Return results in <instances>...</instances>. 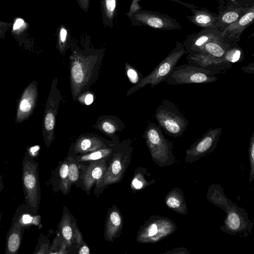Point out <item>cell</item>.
I'll return each instance as SVG.
<instances>
[{"label":"cell","instance_id":"1f68e13d","mask_svg":"<svg viewBox=\"0 0 254 254\" xmlns=\"http://www.w3.org/2000/svg\"><path fill=\"white\" fill-rule=\"evenodd\" d=\"M222 58L225 62L233 64L242 62L245 57L242 49L237 44L231 45Z\"/></svg>","mask_w":254,"mask_h":254},{"label":"cell","instance_id":"4fadbf2b","mask_svg":"<svg viewBox=\"0 0 254 254\" xmlns=\"http://www.w3.org/2000/svg\"><path fill=\"white\" fill-rule=\"evenodd\" d=\"M38 84L36 80L32 81L23 91L18 102L15 123H21L33 114L38 100Z\"/></svg>","mask_w":254,"mask_h":254},{"label":"cell","instance_id":"f1b7e54d","mask_svg":"<svg viewBox=\"0 0 254 254\" xmlns=\"http://www.w3.org/2000/svg\"><path fill=\"white\" fill-rule=\"evenodd\" d=\"M231 45L223 42L222 39H214L204 46L201 52L214 57L221 58Z\"/></svg>","mask_w":254,"mask_h":254},{"label":"cell","instance_id":"30bf717a","mask_svg":"<svg viewBox=\"0 0 254 254\" xmlns=\"http://www.w3.org/2000/svg\"><path fill=\"white\" fill-rule=\"evenodd\" d=\"M132 148L124 142L119 144L113 154L108 167L97 187H104L119 182L122 178L126 169L131 159Z\"/></svg>","mask_w":254,"mask_h":254},{"label":"cell","instance_id":"cb8c5ba5","mask_svg":"<svg viewBox=\"0 0 254 254\" xmlns=\"http://www.w3.org/2000/svg\"><path fill=\"white\" fill-rule=\"evenodd\" d=\"M164 203L170 209L182 215L188 212L187 203L183 191L175 187L170 190L164 197Z\"/></svg>","mask_w":254,"mask_h":254},{"label":"cell","instance_id":"8fae6325","mask_svg":"<svg viewBox=\"0 0 254 254\" xmlns=\"http://www.w3.org/2000/svg\"><path fill=\"white\" fill-rule=\"evenodd\" d=\"M133 26H145L159 30H173L182 29L180 23L168 15L140 9L128 17Z\"/></svg>","mask_w":254,"mask_h":254},{"label":"cell","instance_id":"3957f363","mask_svg":"<svg viewBox=\"0 0 254 254\" xmlns=\"http://www.w3.org/2000/svg\"><path fill=\"white\" fill-rule=\"evenodd\" d=\"M22 183L25 205L37 212L41 195L38 164L28 150L22 162Z\"/></svg>","mask_w":254,"mask_h":254},{"label":"cell","instance_id":"9a60e30c","mask_svg":"<svg viewBox=\"0 0 254 254\" xmlns=\"http://www.w3.org/2000/svg\"><path fill=\"white\" fill-rule=\"evenodd\" d=\"M188 63L210 71L215 74L225 73L233 64L221 58H216L204 53L188 54Z\"/></svg>","mask_w":254,"mask_h":254},{"label":"cell","instance_id":"681fc988","mask_svg":"<svg viewBox=\"0 0 254 254\" xmlns=\"http://www.w3.org/2000/svg\"><path fill=\"white\" fill-rule=\"evenodd\" d=\"M2 216V212H0V225L1 221Z\"/></svg>","mask_w":254,"mask_h":254},{"label":"cell","instance_id":"d6986e66","mask_svg":"<svg viewBox=\"0 0 254 254\" xmlns=\"http://www.w3.org/2000/svg\"><path fill=\"white\" fill-rule=\"evenodd\" d=\"M93 127L110 137L112 140L118 141L117 134L125 129V125L117 117L105 115L99 117Z\"/></svg>","mask_w":254,"mask_h":254},{"label":"cell","instance_id":"f35d334b","mask_svg":"<svg viewBox=\"0 0 254 254\" xmlns=\"http://www.w3.org/2000/svg\"><path fill=\"white\" fill-rule=\"evenodd\" d=\"M77 101L85 105H89L94 101V95L89 91H86L80 95L78 97Z\"/></svg>","mask_w":254,"mask_h":254},{"label":"cell","instance_id":"c3c4849f","mask_svg":"<svg viewBox=\"0 0 254 254\" xmlns=\"http://www.w3.org/2000/svg\"><path fill=\"white\" fill-rule=\"evenodd\" d=\"M238 0H237V1H238ZM239 1H244V2H246V1H248V2H250V1L251 0L252 2L253 3H254V0H239Z\"/></svg>","mask_w":254,"mask_h":254},{"label":"cell","instance_id":"836d02e7","mask_svg":"<svg viewBox=\"0 0 254 254\" xmlns=\"http://www.w3.org/2000/svg\"><path fill=\"white\" fill-rule=\"evenodd\" d=\"M60 188L64 194L70 190V185L68 179V165L67 158L61 163L59 168Z\"/></svg>","mask_w":254,"mask_h":254},{"label":"cell","instance_id":"ee69618b","mask_svg":"<svg viewBox=\"0 0 254 254\" xmlns=\"http://www.w3.org/2000/svg\"><path fill=\"white\" fill-rule=\"evenodd\" d=\"M78 253L79 254H90V250L87 245L84 244L80 248Z\"/></svg>","mask_w":254,"mask_h":254},{"label":"cell","instance_id":"4316f807","mask_svg":"<svg viewBox=\"0 0 254 254\" xmlns=\"http://www.w3.org/2000/svg\"><path fill=\"white\" fill-rule=\"evenodd\" d=\"M206 198L209 202L224 211L230 200L225 195L222 186L217 184H212L209 187L206 192Z\"/></svg>","mask_w":254,"mask_h":254},{"label":"cell","instance_id":"4dcf8cb0","mask_svg":"<svg viewBox=\"0 0 254 254\" xmlns=\"http://www.w3.org/2000/svg\"><path fill=\"white\" fill-rule=\"evenodd\" d=\"M71 36L68 29L61 25L58 29L57 48L61 54L64 55L70 48Z\"/></svg>","mask_w":254,"mask_h":254},{"label":"cell","instance_id":"277c9868","mask_svg":"<svg viewBox=\"0 0 254 254\" xmlns=\"http://www.w3.org/2000/svg\"><path fill=\"white\" fill-rule=\"evenodd\" d=\"M187 54L183 44L177 41L175 48L147 76L137 83L130 87L127 92L126 95L129 96L139 89L150 84L151 88L161 82L166 81L174 67L180 59Z\"/></svg>","mask_w":254,"mask_h":254},{"label":"cell","instance_id":"b9f144b4","mask_svg":"<svg viewBox=\"0 0 254 254\" xmlns=\"http://www.w3.org/2000/svg\"><path fill=\"white\" fill-rule=\"evenodd\" d=\"M80 8L87 12L89 8V0H76Z\"/></svg>","mask_w":254,"mask_h":254},{"label":"cell","instance_id":"7dc6e473","mask_svg":"<svg viewBox=\"0 0 254 254\" xmlns=\"http://www.w3.org/2000/svg\"><path fill=\"white\" fill-rule=\"evenodd\" d=\"M231 3L234 4H235V5H240L237 0H229Z\"/></svg>","mask_w":254,"mask_h":254},{"label":"cell","instance_id":"ab89813d","mask_svg":"<svg viewBox=\"0 0 254 254\" xmlns=\"http://www.w3.org/2000/svg\"><path fill=\"white\" fill-rule=\"evenodd\" d=\"M140 0H132L128 11L126 15L128 17L133 13L142 9V7L138 4V1Z\"/></svg>","mask_w":254,"mask_h":254},{"label":"cell","instance_id":"bcb514c9","mask_svg":"<svg viewBox=\"0 0 254 254\" xmlns=\"http://www.w3.org/2000/svg\"><path fill=\"white\" fill-rule=\"evenodd\" d=\"M4 188L3 178L1 175H0V193Z\"/></svg>","mask_w":254,"mask_h":254},{"label":"cell","instance_id":"5b68a950","mask_svg":"<svg viewBox=\"0 0 254 254\" xmlns=\"http://www.w3.org/2000/svg\"><path fill=\"white\" fill-rule=\"evenodd\" d=\"M159 127L168 136L181 137L186 130L189 122L177 106L167 99L162 101L155 113Z\"/></svg>","mask_w":254,"mask_h":254},{"label":"cell","instance_id":"7c38bea8","mask_svg":"<svg viewBox=\"0 0 254 254\" xmlns=\"http://www.w3.org/2000/svg\"><path fill=\"white\" fill-rule=\"evenodd\" d=\"M221 127L210 128L194 142L186 151L185 162L192 163L216 149L221 135Z\"/></svg>","mask_w":254,"mask_h":254},{"label":"cell","instance_id":"7bdbcfd3","mask_svg":"<svg viewBox=\"0 0 254 254\" xmlns=\"http://www.w3.org/2000/svg\"><path fill=\"white\" fill-rule=\"evenodd\" d=\"M242 71L248 73H254V64L251 63L246 66H244L241 68Z\"/></svg>","mask_w":254,"mask_h":254},{"label":"cell","instance_id":"52a82bcc","mask_svg":"<svg viewBox=\"0 0 254 254\" xmlns=\"http://www.w3.org/2000/svg\"><path fill=\"white\" fill-rule=\"evenodd\" d=\"M217 80L215 74L210 71L188 63L174 67L166 82L169 85H180L209 83Z\"/></svg>","mask_w":254,"mask_h":254},{"label":"cell","instance_id":"ba28073f","mask_svg":"<svg viewBox=\"0 0 254 254\" xmlns=\"http://www.w3.org/2000/svg\"><path fill=\"white\" fill-rule=\"evenodd\" d=\"M226 217L220 230L226 233L242 237L252 233L254 223L249 219L246 210L230 200L225 210Z\"/></svg>","mask_w":254,"mask_h":254},{"label":"cell","instance_id":"ac0fdd59","mask_svg":"<svg viewBox=\"0 0 254 254\" xmlns=\"http://www.w3.org/2000/svg\"><path fill=\"white\" fill-rule=\"evenodd\" d=\"M226 6L221 4L219 7V14L214 26L221 31L236 21L249 9V6L235 5L230 2Z\"/></svg>","mask_w":254,"mask_h":254},{"label":"cell","instance_id":"2e32d148","mask_svg":"<svg viewBox=\"0 0 254 254\" xmlns=\"http://www.w3.org/2000/svg\"><path fill=\"white\" fill-rule=\"evenodd\" d=\"M216 39H222L221 30L215 28L202 29L188 35L183 44L187 54L200 53L206 43Z\"/></svg>","mask_w":254,"mask_h":254},{"label":"cell","instance_id":"6da1fadb","mask_svg":"<svg viewBox=\"0 0 254 254\" xmlns=\"http://www.w3.org/2000/svg\"><path fill=\"white\" fill-rule=\"evenodd\" d=\"M69 56V82L72 98L89 91L97 81L104 49H96L91 43L90 37L86 35L81 40L71 39Z\"/></svg>","mask_w":254,"mask_h":254},{"label":"cell","instance_id":"7402d4cb","mask_svg":"<svg viewBox=\"0 0 254 254\" xmlns=\"http://www.w3.org/2000/svg\"><path fill=\"white\" fill-rule=\"evenodd\" d=\"M25 228L12 220L6 237L5 254H16L20 249Z\"/></svg>","mask_w":254,"mask_h":254},{"label":"cell","instance_id":"8d00e7d4","mask_svg":"<svg viewBox=\"0 0 254 254\" xmlns=\"http://www.w3.org/2000/svg\"><path fill=\"white\" fill-rule=\"evenodd\" d=\"M49 241L44 236L39 238L37 246L35 248L33 254H48L49 253Z\"/></svg>","mask_w":254,"mask_h":254},{"label":"cell","instance_id":"f546056e","mask_svg":"<svg viewBox=\"0 0 254 254\" xmlns=\"http://www.w3.org/2000/svg\"><path fill=\"white\" fill-rule=\"evenodd\" d=\"M147 174L146 168H138L134 174L131 182V188L133 190H139L144 189L151 184L155 183L154 179L147 181L145 175Z\"/></svg>","mask_w":254,"mask_h":254},{"label":"cell","instance_id":"74e56055","mask_svg":"<svg viewBox=\"0 0 254 254\" xmlns=\"http://www.w3.org/2000/svg\"><path fill=\"white\" fill-rule=\"evenodd\" d=\"M125 67L127 76L132 83L136 84L142 79L139 78L137 71L130 64L127 63Z\"/></svg>","mask_w":254,"mask_h":254},{"label":"cell","instance_id":"ffe728a7","mask_svg":"<svg viewBox=\"0 0 254 254\" xmlns=\"http://www.w3.org/2000/svg\"><path fill=\"white\" fill-rule=\"evenodd\" d=\"M187 7L192 13L187 16L190 22L203 29L214 28L218 18L217 14L205 8L197 9L193 4H188Z\"/></svg>","mask_w":254,"mask_h":254},{"label":"cell","instance_id":"8992f818","mask_svg":"<svg viewBox=\"0 0 254 254\" xmlns=\"http://www.w3.org/2000/svg\"><path fill=\"white\" fill-rule=\"evenodd\" d=\"M177 228L176 224L171 219L152 215L140 227L136 241L140 243H156L173 234Z\"/></svg>","mask_w":254,"mask_h":254},{"label":"cell","instance_id":"e0dca14e","mask_svg":"<svg viewBox=\"0 0 254 254\" xmlns=\"http://www.w3.org/2000/svg\"><path fill=\"white\" fill-rule=\"evenodd\" d=\"M118 142L108 140L94 133L83 134L77 138L72 145L73 152L76 155H83Z\"/></svg>","mask_w":254,"mask_h":254},{"label":"cell","instance_id":"f907efd6","mask_svg":"<svg viewBox=\"0 0 254 254\" xmlns=\"http://www.w3.org/2000/svg\"><path fill=\"white\" fill-rule=\"evenodd\" d=\"M173 0V1L174 0Z\"/></svg>","mask_w":254,"mask_h":254},{"label":"cell","instance_id":"60d3db41","mask_svg":"<svg viewBox=\"0 0 254 254\" xmlns=\"http://www.w3.org/2000/svg\"><path fill=\"white\" fill-rule=\"evenodd\" d=\"M164 254H190V252L187 249L182 247L166 251Z\"/></svg>","mask_w":254,"mask_h":254},{"label":"cell","instance_id":"d590c367","mask_svg":"<svg viewBox=\"0 0 254 254\" xmlns=\"http://www.w3.org/2000/svg\"><path fill=\"white\" fill-rule=\"evenodd\" d=\"M250 172L249 174V181L252 182L254 179V132L252 134L248 149Z\"/></svg>","mask_w":254,"mask_h":254},{"label":"cell","instance_id":"44dd1931","mask_svg":"<svg viewBox=\"0 0 254 254\" xmlns=\"http://www.w3.org/2000/svg\"><path fill=\"white\" fill-rule=\"evenodd\" d=\"M106 159L90 162L83 177V184L87 191H89L95 182L97 185L103 177L107 169Z\"/></svg>","mask_w":254,"mask_h":254},{"label":"cell","instance_id":"9c48e42d","mask_svg":"<svg viewBox=\"0 0 254 254\" xmlns=\"http://www.w3.org/2000/svg\"><path fill=\"white\" fill-rule=\"evenodd\" d=\"M58 85V79L55 77L52 81L44 113L42 132L47 147H50L55 138L56 117L62 98Z\"/></svg>","mask_w":254,"mask_h":254},{"label":"cell","instance_id":"d4e9b609","mask_svg":"<svg viewBox=\"0 0 254 254\" xmlns=\"http://www.w3.org/2000/svg\"><path fill=\"white\" fill-rule=\"evenodd\" d=\"M123 226V218L117 208L111 209L108 213L105 228V238L108 241L113 240L120 234Z\"/></svg>","mask_w":254,"mask_h":254},{"label":"cell","instance_id":"d6a6232c","mask_svg":"<svg viewBox=\"0 0 254 254\" xmlns=\"http://www.w3.org/2000/svg\"><path fill=\"white\" fill-rule=\"evenodd\" d=\"M62 235L66 245L70 246L73 238V229L71 218L67 213L64 214L61 222Z\"/></svg>","mask_w":254,"mask_h":254},{"label":"cell","instance_id":"7a4b0ae2","mask_svg":"<svg viewBox=\"0 0 254 254\" xmlns=\"http://www.w3.org/2000/svg\"><path fill=\"white\" fill-rule=\"evenodd\" d=\"M146 144L153 162L161 167L170 166L176 163L173 153V144L164 135L162 129L150 122L143 134Z\"/></svg>","mask_w":254,"mask_h":254},{"label":"cell","instance_id":"e575fe53","mask_svg":"<svg viewBox=\"0 0 254 254\" xmlns=\"http://www.w3.org/2000/svg\"><path fill=\"white\" fill-rule=\"evenodd\" d=\"M68 165V179L70 186L76 182L79 177L77 161L72 157H67Z\"/></svg>","mask_w":254,"mask_h":254},{"label":"cell","instance_id":"83f0119b","mask_svg":"<svg viewBox=\"0 0 254 254\" xmlns=\"http://www.w3.org/2000/svg\"><path fill=\"white\" fill-rule=\"evenodd\" d=\"M119 142L108 147L80 155L74 158L77 162H91L100 159H107L112 156L119 145Z\"/></svg>","mask_w":254,"mask_h":254},{"label":"cell","instance_id":"484cf974","mask_svg":"<svg viewBox=\"0 0 254 254\" xmlns=\"http://www.w3.org/2000/svg\"><path fill=\"white\" fill-rule=\"evenodd\" d=\"M100 5L103 25L112 28L117 14V0H100Z\"/></svg>","mask_w":254,"mask_h":254},{"label":"cell","instance_id":"f6af8a7d","mask_svg":"<svg viewBox=\"0 0 254 254\" xmlns=\"http://www.w3.org/2000/svg\"><path fill=\"white\" fill-rule=\"evenodd\" d=\"M24 23V21L21 19H18L14 23L13 29L14 30L19 28Z\"/></svg>","mask_w":254,"mask_h":254},{"label":"cell","instance_id":"5bb4252c","mask_svg":"<svg viewBox=\"0 0 254 254\" xmlns=\"http://www.w3.org/2000/svg\"><path fill=\"white\" fill-rule=\"evenodd\" d=\"M254 18V4H253L240 18L221 31L223 42L229 45L238 44L242 33L253 23Z\"/></svg>","mask_w":254,"mask_h":254},{"label":"cell","instance_id":"603a6c76","mask_svg":"<svg viewBox=\"0 0 254 254\" xmlns=\"http://www.w3.org/2000/svg\"><path fill=\"white\" fill-rule=\"evenodd\" d=\"M37 212L27 207L24 202L17 207L12 220L26 229L34 225L39 226L41 216Z\"/></svg>","mask_w":254,"mask_h":254}]
</instances>
